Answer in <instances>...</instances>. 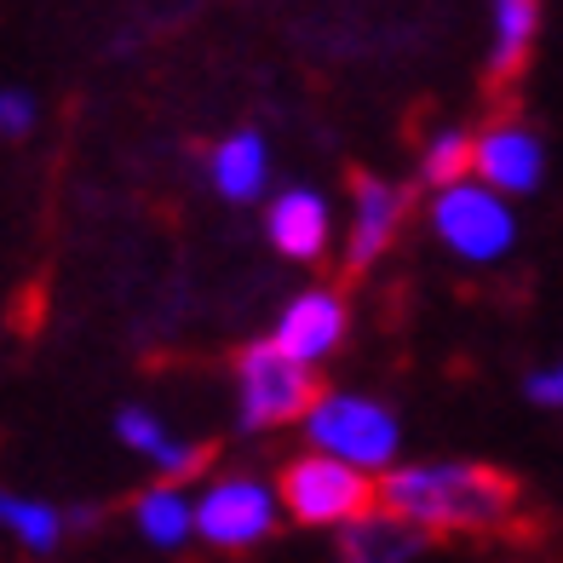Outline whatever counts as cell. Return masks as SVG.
I'll list each match as a JSON object with an SVG mask.
<instances>
[{
	"mask_svg": "<svg viewBox=\"0 0 563 563\" xmlns=\"http://www.w3.org/2000/svg\"><path fill=\"white\" fill-rule=\"evenodd\" d=\"M379 506L426 534H506L523 518V489L477 460H397L379 477Z\"/></svg>",
	"mask_w": 563,
	"mask_h": 563,
	"instance_id": "cell-1",
	"label": "cell"
},
{
	"mask_svg": "<svg viewBox=\"0 0 563 563\" xmlns=\"http://www.w3.org/2000/svg\"><path fill=\"white\" fill-rule=\"evenodd\" d=\"M426 224L431 236L443 242V253H454L460 265H500L511 247H518V213H511V196H500L483 178H460V185L431 190L426 201Z\"/></svg>",
	"mask_w": 563,
	"mask_h": 563,
	"instance_id": "cell-2",
	"label": "cell"
},
{
	"mask_svg": "<svg viewBox=\"0 0 563 563\" xmlns=\"http://www.w3.org/2000/svg\"><path fill=\"white\" fill-rule=\"evenodd\" d=\"M305 443L345 460V466H363L374 477H386L402 454V426L386 402H374L363 391H322L311 402V415L299 420Z\"/></svg>",
	"mask_w": 563,
	"mask_h": 563,
	"instance_id": "cell-3",
	"label": "cell"
},
{
	"mask_svg": "<svg viewBox=\"0 0 563 563\" xmlns=\"http://www.w3.org/2000/svg\"><path fill=\"white\" fill-rule=\"evenodd\" d=\"M276 489H282V506H288L294 523L334 529V534L379 506V477L363 466H345V460L322 454V449H305L299 460H288Z\"/></svg>",
	"mask_w": 563,
	"mask_h": 563,
	"instance_id": "cell-4",
	"label": "cell"
},
{
	"mask_svg": "<svg viewBox=\"0 0 563 563\" xmlns=\"http://www.w3.org/2000/svg\"><path fill=\"white\" fill-rule=\"evenodd\" d=\"M317 368L299 363L294 351H282L276 340H253L236 351V426L242 431H276L299 426L317 402Z\"/></svg>",
	"mask_w": 563,
	"mask_h": 563,
	"instance_id": "cell-5",
	"label": "cell"
},
{
	"mask_svg": "<svg viewBox=\"0 0 563 563\" xmlns=\"http://www.w3.org/2000/svg\"><path fill=\"white\" fill-rule=\"evenodd\" d=\"M282 518H288L282 489H271L253 472H224L201 483L196 495V541H208L213 552H253L260 541H271Z\"/></svg>",
	"mask_w": 563,
	"mask_h": 563,
	"instance_id": "cell-6",
	"label": "cell"
},
{
	"mask_svg": "<svg viewBox=\"0 0 563 563\" xmlns=\"http://www.w3.org/2000/svg\"><path fill=\"white\" fill-rule=\"evenodd\" d=\"M402 219H408V185L379 178V173H356L351 178V219H345V242H340L345 271L351 276L374 271L391 253V242L402 236Z\"/></svg>",
	"mask_w": 563,
	"mask_h": 563,
	"instance_id": "cell-7",
	"label": "cell"
},
{
	"mask_svg": "<svg viewBox=\"0 0 563 563\" xmlns=\"http://www.w3.org/2000/svg\"><path fill=\"white\" fill-rule=\"evenodd\" d=\"M477 178L500 196H534L547 185V144L529 121H489L477 126Z\"/></svg>",
	"mask_w": 563,
	"mask_h": 563,
	"instance_id": "cell-8",
	"label": "cell"
},
{
	"mask_svg": "<svg viewBox=\"0 0 563 563\" xmlns=\"http://www.w3.org/2000/svg\"><path fill=\"white\" fill-rule=\"evenodd\" d=\"M265 242L294 265H317L334 242V208L317 185H282L265 201Z\"/></svg>",
	"mask_w": 563,
	"mask_h": 563,
	"instance_id": "cell-9",
	"label": "cell"
},
{
	"mask_svg": "<svg viewBox=\"0 0 563 563\" xmlns=\"http://www.w3.org/2000/svg\"><path fill=\"white\" fill-rule=\"evenodd\" d=\"M345 328H351V311H345V299L334 288H305V294H294L288 305H282L271 340L282 351H294L299 363L322 368L328 356L345 345Z\"/></svg>",
	"mask_w": 563,
	"mask_h": 563,
	"instance_id": "cell-10",
	"label": "cell"
},
{
	"mask_svg": "<svg viewBox=\"0 0 563 563\" xmlns=\"http://www.w3.org/2000/svg\"><path fill=\"white\" fill-rule=\"evenodd\" d=\"M115 438L126 454H139L156 477H196L201 466H208V443H190V438H178V431L156 415V408H144V402H121L115 408Z\"/></svg>",
	"mask_w": 563,
	"mask_h": 563,
	"instance_id": "cell-11",
	"label": "cell"
},
{
	"mask_svg": "<svg viewBox=\"0 0 563 563\" xmlns=\"http://www.w3.org/2000/svg\"><path fill=\"white\" fill-rule=\"evenodd\" d=\"M208 185L230 208H247V201H271V144L260 126H236L208 150Z\"/></svg>",
	"mask_w": 563,
	"mask_h": 563,
	"instance_id": "cell-12",
	"label": "cell"
},
{
	"mask_svg": "<svg viewBox=\"0 0 563 563\" xmlns=\"http://www.w3.org/2000/svg\"><path fill=\"white\" fill-rule=\"evenodd\" d=\"M431 541H438V534H426L415 523L391 518L386 506H374L368 518H356V523L340 529L334 563H420Z\"/></svg>",
	"mask_w": 563,
	"mask_h": 563,
	"instance_id": "cell-13",
	"label": "cell"
},
{
	"mask_svg": "<svg viewBox=\"0 0 563 563\" xmlns=\"http://www.w3.org/2000/svg\"><path fill=\"white\" fill-rule=\"evenodd\" d=\"M133 529L144 534L156 552H178L196 541V495L178 477H162L133 500Z\"/></svg>",
	"mask_w": 563,
	"mask_h": 563,
	"instance_id": "cell-14",
	"label": "cell"
},
{
	"mask_svg": "<svg viewBox=\"0 0 563 563\" xmlns=\"http://www.w3.org/2000/svg\"><path fill=\"white\" fill-rule=\"evenodd\" d=\"M534 30H541V0H495V12H489V81L495 87L523 75L534 53Z\"/></svg>",
	"mask_w": 563,
	"mask_h": 563,
	"instance_id": "cell-15",
	"label": "cell"
},
{
	"mask_svg": "<svg viewBox=\"0 0 563 563\" xmlns=\"http://www.w3.org/2000/svg\"><path fill=\"white\" fill-rule=\"evenodd\" d=\"M0 523H7V534L30 558H53L64 547V534H69V511L53 506V500H35V495L7 489V495H0Z\"/></svg>",
	"mask_w": 563,
	"mask_h": 563,
	"instance_id": "cell-16",
	"label": "cell"
},
{
	"mask_svg": "<svg viewBox=\"0 0 563 563\" xmlns=\"http://www.w3.org/2000/svg\"><path fill=\"white\" fill-rule=\"evenodd\" d=\"M477 173V133L466 126H438L426 144H420V185L426 190H443V185H460V178Z\"/></svg>",
	"mask_w": 563,
	"mask_h": 563,
	"instance_id": "cell-17",
	"label": "cell"
},
{
	"mask_svg": "<svg viewBox=\"0 0 563 563\" xmlns=\"http://www.w3.org/2000/svg\"><path fill=\"white\" fill-rule=\"evenodd\" d=\"M523 397H529L534 408H547V415H563V356H558V363H547V368H534V374L523 379Z\"/></svg>",
	"mask_w": 563,
	"mask_h": 563,
	"instance_id": "cell-18",
	"label": "cell"
},
{
	"mask_svg": "<svg viewBox=\"0 0 563 563\" xmlns=\"http://www.w3.org/2000/svg\"><path fill=\"white\" fill-rule=\"evenodd\" d=\"M0 133H7V139H30L35 133V98L23 87L0 92Z\"/></svg>",
	"mask_w": 563,
	"mask_h": 563,
	"instance_id": "cell-19",
	"label": "cell"
}]
</instances>
